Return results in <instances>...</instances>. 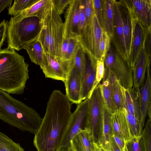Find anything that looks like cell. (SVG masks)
Returning <instances> with one entry per match:
<instances>
[{"instance_id": "ab89813d", "label": "cell", "mask_w": 151, "mask_h": 151, "mask_svg": "<svg viewBox=\"0 0 151 151\" xmlns=\"http://www.w3.org/2000/svg\"><path fill=\"white\" fill-rule=\"evenodd\" d=\"M85 14L86 18L85 26L91 24L94 15L92 0H85Z\"/></svg>"}, {"instance_id": "7402d4cb", "label": "cell", "mask_w": 151, "mask_h": 151, "mask_svg": "<svg viewBox=\"0 0 151 151\" xmlns=\"http://www.w3.org/2000/svg\"><path fill=\"white\" fill-rule=\"evenodd\" d=\"M138 19L145 28L151 29V0H130Z\"/></svg>"}, {"instance_id": "ac0fdd59", "label": "cell", "mask_w": 151, "mask_h": 151, "mask_svg": "<svg viewBox=\"0 0 151 151\" xmlns=\"http://www.w3.org/2000/svg\"><path fill=\"white\" fill-rule=\"evenodd\" d=\"M40 67L45 78L65 82L66 73L59 63L50 55L44 53L43 62Z\"/></svg>"}, {"instance_id": "3957f363", "label": "cell", "mask_w": 151, "mask_h": 151, "mask_svg": "<svg viewBox=\"0 0 151 151\" xmlns=\"http://www.w3.org/2000/svg\"><path fill=\"white\" fill-rule=\"evenodd\" d=\"M36 16L39 19L40 25L37 40L41 43L44 53L58 62L64 39L63 23L52 0H48Z\"/></svg>"}, {"instance_id": "cb8c5ba5", "label": "cell", "mask_w": 151, "mask_h": 151, "mask_svg": "<svg viewBox=\"0 0 151 151\" xmlns=\"http://www.w3.org/2000/svg\"><path fill=\"white\" fill-rule=\"evenodd\" d=\"M119 2L122 15L123 36L128 61L132 37L131 20L129 9L124 0L120 1Z\"/></svg>"}, {"instance_id": "c3c4849f", "label": "cell", "mask_w": 151, "mask_h": 151, "mask_svg": "<svg viewBox=\"0 0 151 151\" xmlns=\"http://www.w3.org/2000/svg\"><path fill=\"white\" fill-rule=\"evenodd\" d=\"M95 151H100V147L98 145L95 143Z\"/></svg>"}, {"instance_id": "52a82bcc", "label": "cell", "mask_w": 151, "mask_h": 151, "mask_svg": "<svg viewBox=\"0 0 151 151\" xmlns=\"http://www.w3.org/2000/svg\"><path fill=\"white\" fill-rule=\"evenodd\" d=\"M129 9L132 22V37L128 62L133 68L144 45L150 29L145 28L140 22L132 7L129 0H124Z\"/></svg>"}, {"instance_id": "bcb514c9", "label": "cell", "mask_w": 151, "mask_h": 151, "mask_svg": "<svg viewBox=\"0 0 151 151\" xmlns=\"http://www.w3.org/2000/svg\"><path fill=\"white\" fill-rule=\"evenodd\" d=\"M12 1V0H0V14L6 8L10 7Z\"/></svg>"}, {"instance_id": "6da1fadb", "label": "cell", "mask_w": 151, "mask_h": 151, "mask_svg": "<svg viewBox=\"0 0 151 151\" xmlns=\"http://www.w3.org/2000/svg\"><path fill=\"white\" fill-rule=\"evenodd\" d=\"M71 103L65 95L55 90L47 102L40 125L35 134L37 151H60L72 113Z\"/></svg>"}, {"instance_id": "836d02e7", "label": "cell", "mask_w": 151, "mask_h": 151, "mask_svg": "<svg viewBox=\"0 0 151 151\" xmlns=\"http://www.w3.org/2000/svg\"><path fill=\"white\" fill-rule=\"evenodd\" d=\"M145 151H151V118H148L141 135Z\"/></svg>"}, {"instance_id": "f907efd6", "label": "cell", "mask_w": 151, "mask_h": 151, "mask_svg": "<svg viewBox=\"0 0 151 151\" xmlns=\"http://www.w3.org/2000/svg\"><path fill=\"white\" fill-rule=\"evenodd\" d=\"M100 151H108L102 147H100Z\"/></svg>"}, {"instance_id": "ee69618b", "label": "cell", "mask_w": 151, "mask_h": 151, "mask_svg": "<svg viewBox=\"0 0 151 151\" xmlns=\"http://www.w3.org/2000/svg\"><path fill=\"white\" fill-rule=\"evenodd\" d=\"M113 137L121 151H128L125 141L117 135L113 133Z\"/></svg>"}, {"instance_id": "7bdbcfd3", "label": "cell", "mask_w": 151, "mask_h": 151, "mask_svg": "<svg viewBox=\"0 0 151 151\" xmlns=\"http://www.w3.org/2000/svg\"><path fill=\"white\" fill-rule=\"evenodd\" d=\"M8 21L4 19L0 23V51L6 37Z\"/></svg>"}, {"instance_id": "8992f818", "label": "cell", "mask_w": 151, "mask_h": 151, "mask_svg": "<svg viewBox=\"0 0 151 151\" xmlns=\"http://www.w3.org/2000/svg\"><path fill=\"white\" fill-rule=\"evenodd\" d=\"M88 99L89 106L84 129H88L91 131L94 142L97 144L104 103L99 84Z\"/></svg>"}, {"instance_id": "74e56055", "label": "cell", "mask_w": 151, "mask_h": 151, "mask_svg": "<svg viewBox=\"0 0 151 151\" xmlns=\"http://www.w3.org/2000/svg\"><path fill=\"white\" fill-rule=\"evenodd\" d=\"M85 0H79V23L77 37L81 35L86 25V18L85 14Z\"/></svg>"}, {"instance_id": "7dc6e473", "label": "cell", "mask_w": 151, "mask_h": 151, "mask_svg": "<svg viewBox=\"0 0 151 151\" xmlns=\"http://www.w3.org/2000/svg\"><path fill=\"white\" fill-rule=\"evenodd\" d=\"M110 151H121L114 140L112 136L110 141Z\"/></svg>"}, {"instance_id": "681fc988", "label": "cell", "mask_w": 151, "mask_h": 151, "mask_svg": "<svg viewBox=\"0 0 151 151\" xmlns=\"http://www.w3.org/2000/svg\"><path fill=\"white\" fill-rule=\"evenodd\" d=\"M67 151H74L70 147H68L67 149Z\"/></svg>"}, {"instance_id": "7c38bea8", "label": "cell", "mask_w": 151, "mask_h": 151, "mask_svg": "<svg viewBox=\"0 0 151 151\" xmlns=\"http://www.w3.org/2000/svg\"><path fill=\"white\" fill-rule=\"evenodd\" d=\"M114 35L111 41L113 42L116 50L128 62L123 36L120 5L119 1L116 0H114Z\"/></svg>"}, {"instance_id": "484cf974", "label": "cell", "mask_w": 151, "mask_h": 151, "mask_svg": "<svg viewBox=\"0 0 151 151\" xmlns=\"http://www.w3.org/2000/svg\"><path fill=\"white\" fill-rule=\"evenodd\" d=\"M101 84H99L105 105L108 110L112 114L115 111L113 97L112 86L108 75L104 72Z\"/></svg>"}, {"instance_id": "1f68e13d", "label": "cell", "mask_w": 151, "mask_h": 151, "mask_svg": "<svg viewBox=\"0 0 151 151\" xmlns=\"http://www.w3.org/2000/svg\"><path fill=\"white\" fill-rule=\"evenodd\" d=\"M20 144L16 143L0 132V151H24Z\"/></svg>"}, {"instance_id": "d6986e66", "label": "cell", "mask_w": 151, "mask_h": 151, "mask_svg": "<svg viewBox=\"0 0 151 151\" xmlns=\"http://www.w3.org/2000/svg\"><path fill=\"white\" fill-rule=\"evenodd\" d=\"M110 122L113 134L117 135L125 142L132 138L123 110L111 114Z\"/></svg>"}, {"instance_id": "8fae6325", "label": "cell", "mask_w": 151, "mask_h": 151, "mask_svg": "<svg viewBox=\"0 0 151 151\" xmlns=\"http://www.w3.org/2000/svg\"><path fill=\"white\" fill-rule=\"evenodd\" d=\"M79 0H71L66 11L63 23V38H76L79 23Z\"/></svg>"}, {"instance_id": "7a4b0ae2", "label": "cell", "mask_w": 151, "mask_h": 151, "mask_svg": "<svg viewBox=\"0 0 151 151\" xmlns=\"http://www.w3.org/2000/svg\"><path fill=\"white\" fill-rule=\"evenodd\" d=\"M29 64L24 57L7 48L0 51V89L9 94H23L29 78Z\"/></svg>"}, {"instance_id": "4316f807", "label": "cell", "mask_w": 151, "mask_h": 151, "mask_svg": "<svg viewBox=\"0 0 151 151\" xmlns=\"http://www.w3.org/2000/svg\"><path fill=\"white\" fill-rule=\"evenodd\" d=\"M104 72L108 75L111 83L113 97L116 111H122L124 109V105L121 89L122 86L110 70L105 68Z\"/></svg>"}, {"instance_id": "816d5d0a", "label": "cell", "mask_w": 151, "mask_h": 151, "mask_svg": "<svg viewBox=\"0 0 151 151\" xmlns=\"http://www.w3.org/2000/svg\"><path fill=\"white\" fill-rule=\"evenodd\" d=\"M60 151H67V149H61Z\"/></svg>"}, {"instance_id": "ffe728a7", "label": "cell", "mask_w": 151, "mask_h": 151, "mask_svg": "<svg viewBox=\"0 0 151 151\" xmlns=\"http://www.w3.org/2000/svg\"><path fill=\"white\" fill-rule=\"evenodd\" d=\"M111 114L104 104L103 105L102 115L97 144L108 151H110V143L113 133L110 122Z\"/></svg>"}, {"instance_id": "4dcf8cb0", "label": "cell", "mask_w": 151, "mask_h": 151, "mask_svg": "<svg viewBox=\"0 0 151 151\" xmlns=\"http://www.w3.org/2000/svg\"><path fill=\"white\" fill-rule=\"evenodd\" d=\"M123 111L126 115L132 137H141L143 129L141 126L140 121L124 109Z\"/></svg>"}, {"instance_id": "e575fe53", "label": "cell", "mask_w": 151, "mask_h": 151, "mask_svg": "<svg viewBox=\"0 0 151 151\" xmlns=\"http://www.w3.org/2000/svg\"><path fill=\"white\" fill-rule=\"evenodd\" d=\"M111 39L108 34L103 30L99 45L100 58L104 60L105 57L111 46Z\"/></svg>"}, {"instance_id": "f6af8a7d", "label": "cell", "mask_w": 151, "mask_h": 151, "mask_svg": "<svg viewBox=\"0 0 151 151\" xmlns=\"http://www.w3.org/2000/svg\"><path fill=\"white\" fill-rule=\"evenodd\" d=\"M145 46L148 56L151 58V29L149 30L145 42Z\"/></svg>"}, {"instance_id": "f35d334b", "label": "cell", "mask_w": 151, "mask_h": 151, "mask_svg": "<svg viewBox=\"0 0 151 151\" xmlns=\"http://www.w3.org/2000/svg\"><path fill=\"white\" fill-rule=\"evenodd\" d=\"M92 1L94 14L99 24L103 29V0H92Z\"/></svg>"}, {"instance_id": "603a6c76", "label": "cell", "mask_w": 151, "mask_h": 151, "mask_svg": "<svg viewBox=\"0 0 151 151\" xmlns=\"http://www.w3.org/2000/svg\"><path fill=\"white\" fill-rule=\"evenodd\" d=\"M121 89L124 109L140 121V111L137 91L134 89L133 86L130 91L122 86Z\"/></svg>"}, {"instance_id": "b9f144b4", "label": "cell", "mask_w": 151, "mask_h": 151, "mask_svg": "<svg viewBox=\"0 0 151 151\" xmlns=\"http://www.w3.org/2000/svg\"><path fill=\"white\" fill-rule=\"evenodd\" d=\"M52 1L57 12L60 15L63 13L71 0H52Z\"/></svg>"}, {"instance_id": "ba28073f", "label": "cell", "mask_w": 151, "mask_h": 151, "mask_svg": "<svg viewBox=\"0 0 151 151\" xmlns=\"http://www.w3.org/2000/svg\"><path fill=\"white\" fill-rule=\"evenodd\" d=\"M103 30L94 14L91 24L86 25L81 35L76 38L86 53L97 60L100 58L99 45Z\"/></svg>"}, {"instance_id": "44dd1931", "label": "cell", "mask_w": 151, "mask_h": 151, "mask_svg": "<svg viewBox=\"0 0 151 151\" xmlns=\"http://www.w3.org/2000/svg\"><path fill=\"white\" fill-rule=\"evenodd\" d=\"M95 143L91 131L85 129L72 138L70 147L74 151H95Z\"/></svg>"}, {"instance_id": "2e32d148", "label": "cell", "mask_w": 151, "mask_h": 151, "mask_svg": "<svg viewBox=\"0 0 151 151\" xmlns=\"http://www.w3.org/2000/svg\"><path fill=\"white\" fill-rule=\"evenodd\" d=\"M150 65L147 68L144 85L138 91L140 111V123L144 129L149 107L151 106V76Z\"/></svg>"}, {"instance_id": "e0dca14e", "label": "cell", "mask_w": 151, "mask_h": 151, "mask_svg": "<svg viewBox=\"0 0 151 151\" xmlns=\"http://www.w3.org/2000/svg\"><path fill=\"white\" fill-rule=\"evenodd\" d=\"M86 68L81 84V97L82 101L88 98L95 80L97 59L87 55Z\"/></svg>"}, {"instance_id": "5bb4252c", "label": "cell", "mask_w": 151, "mask_h": 151, "mask_svg": "<svg viewBox=\"0 0 151 151\" xmlns=\"http://www.w3.org/2000/svg\"><path fill=\"white\" fill-rule=\"evenodd\" d=\"M79 46L76 38L63 39L58 62L66 74L73 66Z\"/></svg>"}, {"instance_id": "9c48e42d", "label": "cell", "mask_w": 151, "mask_h": 151, "mask_svg": "<svg viewBox=\"0 0 151 151\" xmlns=\"http://www.w3.org/2000/svg\"><path fill=\"white\" fill-rule=\"evenodd\" d=\"M87 98L77 105L72 113L66 131L63 138L61 149H67L70 147V141L78 133L84 129L89 106Z\"/></svg>"}, {"instance_id": "277c9868", "label": "cell", "mask_w": 151, "mask_h": 151, "mask_svg": "<svg viewBox=\"0 0 151 151\" xmlns=\"http://www.w3.org/2000/svg\"><path fill=\"white\" fill-rule=\"evenodd\" d=\"M0 119L22 131L35 134L42 118L34 109L0 89Z\"/></svg>"}, {"instance_id": "9a60e30c", "label": "cell", "mask_w": 151, "mask_h": 151, "mask_svg": "<svg viewBox=\"0 0 151 151\" xmlns=\"http://www.w3.org/2000/svg\"><path fill=\"white\" fill-rule=\"evenodd\" d=\"M66 94L71 103L77 105L82 101L81 97V82L78 72L74 66L66 74L64 82Z\"/></svg>"}, {"instance_id": "60d3db41", "label": "cell", "mask_w": 151, "mask_h": 151, "mask_svg": "<svg viewBox=\"0 0 151 151\" xmlns=\"http://www.w3.org/2000/svg\"><path fill=\"white\" fill-rule=\"evenodd\" d=\"M115 60V50H114L111 46L104 60L105 68H110L114 63Z\"/></svg>"}, {"instance_id": "30bf717a", "label": "cell", "mask_w": 151, "mask_h": 151, "mask_svg": "<svg viewBox=\"0 0 151 151\" xmlns=\"http://www.w3.org/2000/svg\"><path fill=\"white\" fill-rule=\"evenodd\" d=\"M115 60L109 68L122 87L130 90L133 86V68L115 49Z\"/></svg>"}, {"instance_id": "5b68a950", "label": "cell", "mask_w": 151, "mask_h": 151, "mask_svg": "<svg viewBox=\"0 0 151 151\" xmlns=\"http://www.w3.org/2000/svg\"><path fill=\"white\" fill-rule=\"evenodd\" d=\"M40 31V20L36 16L18 21L10 19L8 22L6 38L7 48L18 51L38 39Z\"/></svg>"}, {"instance_id": "d4e9b609", "label": "cell", "mask_w": 151, "mask_h": 151, "mask_svg": "<svg viewBox=\"0 0 151 151\" xmlns=\"http://www.w3.org/2000/svg\"><path fill=\"white\" fill-rule=\"evenodd\" d=\"M114 0H103V30L110 37L111 40L114 35Z\"/></svg>"}, {"instance_id": "d6a6232c", "label": "cell", "mask_w": 151, "mask_h": 151, "mask_svg": "<svg viewBox=\"0 0 151 151\" xmlns=\"http://www.w3.org/2000/svg\"><path fill=\"white\" fill-rule=\"evenodd\" d=\"M37 0H15L12 5L8 9L9 15L15 16L28 8Z\"/></svg>"}, {"instance_id": "d590c367", "label": "cell", "mask_w": 151, "mask_h": 151, "mask_svg": "<svg viewBox=\"0 0 151 151\" xmlns=\"http://www.w3.org/2000/svg\"><path fill=\"white\" fill-rule=\"evenodd\" d=\"M104 70L105 67L104 60H97L95 80L88 98L91 96L95 88L99 84L101 79L103 78Z\"/></svg>"}, {"instance_id": "f1b7e54d", "label": "cell", "mask_w": 151, "mask_h": 151, "mask_svg": "<svg viewBox=\"0 0 151 151\" xmlns=\"http://www.w3.org/2000/svg\"><path fill=\"white\" fill-rule=\"evenodd\" d=\"M86 53L80 45L76 52L73 65L78 72L81 84L86 70Z\"/></svg>"}, {"instance_id": "8d00e7d4", "label": "cell", "mask_w": 151, "mask_h": 151, "mask_svg": "<svg viewBox=\"0 0 151 151\" xmlns=\"http://www.w3.org/2000/svg\"><path fill=\"white\" fill-rule=\"evenodd\" d=\"M125 143L128 151H145L141 137H133Z\"/></svg>"}, {"instance_id": "4fadbf2b", "label": "cell", "mask_w": 151, "mask_h": 151, "mask_svg": "<svg viewBox=\"0 0 151 151\" xmlns=\"http://www.w3.org/2000/svg\"><path fill=\"white\" fill-rule=\"evenodd\" d=\"M150 59L146 52L144 44L133 68V87L137 91L145 84L147 68L150 65Z\"/></svg>"}, {"instance_id": "83f0119b", "label": "cell", "mask_w": 151, "mask_h": 151, "mask_svg": "<svg viewBox=\"0 0 151 151\" xmlns=\"http://www.w3.org/2000/svg\"><path fill=\"white\" fill-rule=\"evenodd\" d=\"M23 49L26 51L32 62L40 66L42 64L44 52L42 46L37 39L29 43Z\"/></svg>"}, {"instance_id": "f546056e", "label": "cell", "mask_w": 151, "mask_h": 151, "mask_svg": "<svg viewBox=\"0 0 151 151\" xmlns=\"http://www.w3.org/2000/svg\"><path fill=\"white\" fill-rule=\"evenodd\" d=\"M48 0H37L30 6L23 11L18 15L11 17L14 21H18L24 18L36 16L39 10L46 3Z\"/></svg>"}]
</instances>
